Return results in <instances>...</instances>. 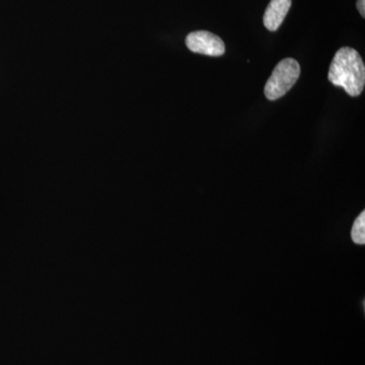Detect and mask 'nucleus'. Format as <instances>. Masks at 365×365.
Wrapping results in <instances>:
<instances>
[{
    "mask_svg": "<svg viewBox=\"0 0 365 365\" xmlns=\"http://www.w3.org/2000/svg\"><path fill=\"white\" fill-rule=\"evenodd\" d=\"M357 9L362 18H365V0H357Z\"/></svg>",
    "mask_w": 365,
    "mask_h": 365,
    "instance_id": "423d86ee",
    "label": "nucleus"
},
{
    "mask_svg": "<svg viewBox=\"0 0 365 365\" xmlns=\"http://www.w3.org/2000/svg\"><path fill=\"white\" fill-rule=\"evenodd\" d=\"M300 66L294 58L283 59L276 66L265 86L266 98L270 101L278 100L292 90L299 78Z\"/></svg>",
    "mask_w": 365,
    "mask_h": 365,
    "instance_id": "f03ea898",
    "label": "nucleus"
},
{
    "mask_svg": "<svg viewBox=\"0 0 365 365\" xmlns=\"http://www.w3.org/2000/svg\"><path fill=\"white\" fill-rule=\"evenodd\" d=\"M328 78L334 86H341L351 97H359L365 85L364 60L356 50L343 47L336 53Z\"/></svg>",
    "mask_w": 365,
    "mask_h": 365,
    "instance_id": "f257e3e1",
    "label": "nucleus"
},
{
    "mask_svg": "<svg viewBox=\"0 0 365 365\" xmlns=\"http://www.w3.org/2000/svg\"><path fill=\"white\" fill-rule=\"evenodd\" d=\"M186 45L190 51L207 56H222L225 52L223 41L207 31H196L187 36Z\"/></svg>",
    "mask_w": 365,
    "mask_h": 365,
    "instance_id": "7ed1b4c3",
    "label": "nucleus"
},
{
    "mask_svg": "<svg viewBox=\"0 0 365 365\" xmlns=\"http://www.w3.org/2000/svg\"><path fill=\"white\" fill-rule=\"evenodd\" d=\"M292 6V0H271L264 14V26L271 32H275L282 25Z\"/></svg>",
    "mask_w": 365,
    "mask_h": 365,
    "instance_id": "20e7f679",
    "label": "nucleus"
},
{
    "mask_svg": "<svg viewBox=\"0 0 365 365\" xmlns=\"http://www.w3.org/2000/svg\"><path fill=\"white\" fill-rule=\"evenodd\" d=\"M351 239L355 244L364 245L365 242V213L361 212L355 220L351 230Z\"/></svg>",
    "mask_w": 365,
    "mask_h": 365,
    "instance_id": "39448f33",
    "label": "nucleus"
}]
</instances>
